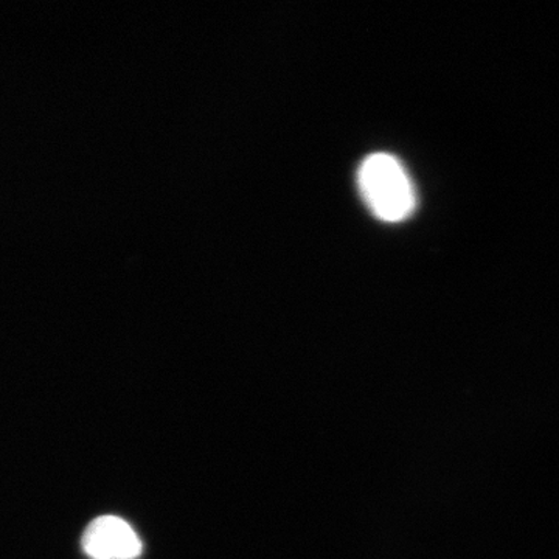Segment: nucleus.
I'll use <instances>...</instances> for the list:
<instances>
[{
    "label": "nucleus",
    "instance_id": "f257e3e1",
    "mask_svg": "<svg viewBox=\"0 0 559 559\" xmlns=\"http://www.w3.org/2000/svg\"><path fill=\"white\" fill-rule=\"evenodd\" d=\"M360 194L370 212L385 223L409 218L417 204L414 186L406 168L396 157L374 153L360 164Z\"/></svg>",
    "mask_w": 559,
    "mask_h": 559
},
{
    "label": "nucleus",
    "instance_id": "f03ea898",
    "mask_svg": "<svg viewBox=\"0 0 559 559\" xmlns=\"http://www.w3.org/2000/svg\"><path fill=\"white\" fill-rule=\"evenodd\" d=\"M84 554L92 559H134L142 554L138 533L127 521L102 516L92 521L81 539Z\"/></svg>",
    "mask_w": 559,
    "mask_h": 559
}]
</instances>
